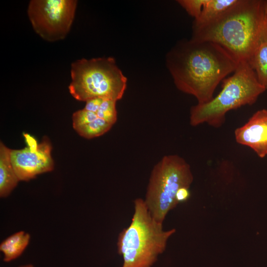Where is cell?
Masks as SVG:
<instances>
[{"label": "cell", "mask_w": 267, "mask_h": 267, "mask_svg": "<svg viewBox=\"0 0 267 267\" xmlns=\"http://www.w3.org/2000/svg\"><path fill=\"white\" fill-rule=\"evenodd\" d=\"M239 62L220 45L192 38L178 42L166 57L176 87L194 96L198 104L214 98L216 88Z\"/></svg>", "instance_id": "1"}, {"label": "cell", "mask_w": 267, "mask_h": 267, "mask_svg": "<svg viewBox=\"0 0 267 267\" xmlns=\"http://www.w3.org/2000/svg\"><path fill=\"white\" fill-rule=\"evenodd\" d=\"M266 21L265 0H237L213 20L192 28L191 38L216 43L249 62Z\"/></svg>", "instance_id": "2"}, {"label": "cell", "mask_w": 267, "mask_h": 267, "mask_svg": "<svg viewBox=\"0 0 267 267\" xmlns=\"http://www.w3.org/2000/svg\"><path fill=\"white\" fill-rule=\"evenodd\" d=\"M134 204L131 222L117 238V252L123 261L121 267H151L176 230H165L163 223L152 216L144 199L136 198Z\"/></svg>", "instance_id": "3"}, {"label": "cell", "mask_w": 267, "mask_h": 267, "mask_svg": "<svg viewBox=\"0 0 267 267\" xmlns=\"http://www.w3.org/2000/svg\"><path fill=\"white\" fill-rule=\"evenodd\" d=\"M233 73L222 81V89L216 97L207 103H197L191 108V126L207 123L215 128L220 127L228 111L253 104L266 90L247 61H240Z\"/></svg>", "instance_id": "4"}, {"label": "cell", "mask_w": 267, "mask_h": 267, "mask_svg": "<svg viewBox=\"0 0 267 267\" xmlns=\"http://www.w3.org/2000/svg\"><path fill=\"white\" fill-rule=\"evenodd\" d=\"M71 94L78 100L102 98L121 99L127 86V78L112 57L83 58L71 65Z\"/></svg>", "instance_id": "5"}, {"label": "cell", "mask_w": 267, "mask_h": 267, "mask_svg": "<svg viewBox=\"0 0 267 267\" xmlns=\"http://www.w3.org/2000/svg\"><path fill=\"white\" fill-rule=\"evenodd\" d=\"M193 180L189 165L177 155L164 156L153 168L144 202L152 216L162 223L178 204L176 194L182 187L189 188Z\"/></svg>", "instance_id": "6"}, {"label": "cell", "mask_w": 267, "mask_h": 267, "mask_svg": "<svg viewBox=\"0 0 267 267\" xmlns=\"http://www.w3.org/2000/svg\"><path fill=\"white\" fill-rule=\"evenodd\" d=\"M77 4L75 0H32L28 15L40 37L55 42L64 39L69 32Z\"/></svg>", "instance_id": "7"}, {"label": "cell", "mask_w": 267, "mask_h": 267, "mask_svg": "<svg viewBox=\"0 0 267 267\" xmlns=\"http://www.w3.org/2000/svg\"><path fill=\"white\" fill-rule=\"evenodd\" d=\"M26 146L20 149H11V161L20 181H28L37 176L53 170L51 144L44 137L38 143L27 133L23 134Z\"/></svg>", "instance_id": "8"}, {"label": "cell", "mask_w": 267, "mask_h": 267, "mask_svg": "<svg viewBox=\"0 0 267 267\" xmlns=\"http://www.w3.org/2000/svg\"><path fill=\"white\" fill-rule=\"evenodd\" d=\"M236 141L254 151L262 158L267 155V110L254 113L242 126L234 132Z\"/></svg>", "instance_id": "9"}, {"label": "cell", "mask_w": 267, "mask_h": 267, "mask_svg": "<svg viewBox=\"0 0 267 267\" xmlns=\"http://www.w3.org/2000/svg\"><path fill=\"white\" fill-rule=\"evenodd\" d=\"M11 149L0 143V196L7 197L20 181L10 158Z\"/></svg>", "instance_id": "10"}, {"label": "cell", "mask_w": 267, "mask_h": 267, "mask_svg": "<svg viewBox=\"0 0 267 267\" xmlns=\"http://www.w3.org/2000/svg\"><path fill=\"white\" fill-rule=\"evenodd\" d=\"M248 63L260 84L267 89V18L257 47Z\"/></svg>", "instance_id": "11"}, {"label": "cell", "mask_w": 267, "mask_h": 267, "mask_svg": "<svg viewBox=\"0 0 267 267\" xmlns=\"http://www.w3.org/2000/svg\"><path fill=\"white\" fill-rule=\"evenodd\" d=\"M30 240V234L24 231L17 232L7 237L0 244L3 261L8 263L18 258L27 248Z\"/></svg>", "instance_id": "12"}, {"label": "cell", "mask_w": 267, "mask_h": 267, "mask_svg": "<svg viewBox=\"0 0 267 267\" xmlns=\"http://www.w3.org/2000/svg\"><path fill=\"white\" fill-rule=\"evenodd\" d=\"M237 0H206L199 16L194 19L192 28L213 20L236 2Z\"/></svg>", "instance_id": "13"}, {"label": "cell", "mask_w": 267, "mask_h": 267, "mask_svg": "<svg viewBox=\"0 0 267 267\" xmlns=\"http://www.w3.org/2000/svg\"><path fill=\"white\" fill-rule=\"evenodd\" d=\"M112 125L105 120L98 118L93 121L74 129L81 136L90 139L99 136L107 132Z\"/></svg>", "instance_id": "14"}, {"label": "cell", "mask_w": 267, "mask_h": 267, "mask_svg": "<svg viewBox=\"0 0 267 267\" xmlns=\"http://www.w3.org/2000/svg\"><path fill=\"white\" fill-rule=\"evenodd\" d=\"M116 103L114 100L103 99L95 113L99 118L113 125L117 120Z\"/></svg>", "instance_id": "15"}, {"label": "cell", "mask_w": 267, "mask_h": 267, "mask_svg": "<svg viewBox=\"0 0 267 267\" xmlns=\"http://www.w3.org/2000/svg\"><path fill=\"white\" fill-rule=\"evenodd\" d=\"M177 2L196 19L199 16L206 0H178Z\"/></svg>", "instance_id": "16"}, {"label": "cell", "mask_w": 267, "mask_h": 267, "mask_svg": "<svg viewBox=\"0 0 267 267\" xmlns=\"http://www.w3.org/2000/svg\"><path fill=\"white\" fill-rule=\"evenodd\" d=\"M190 196L189 188L182 187L178 189L176 194V200L178 204L186 201Z\"/></svg>", "instance_id": "17"}, {"label": "cell", "mask_w": 267, "mask_h": 267, "mask_svg": "<svg viewBox=\"0 0 267 267\" xmlns=\"http://www.w3.org/2000/svg\"><path fill=\"white\" fill-rule=\"evenodd\" d=\"M18 267H34V266L32 264H25V265H21V266H19Z\"/></svg>", "instance_id": "18"}, {"label": "cell", "mask_w": 267, "mask_h": 267, "mask_svg": "<svg viewBox=\"0 0 267 267\" xmlns=\"http://www.w3.org/2000/svg\"><path fill=\"white\" fill-rule=\"evenodd\" d=\"M265 12L266 14L267 18V0H265Z\"/></svg>", "instance_id": "19"}]
</instances>
